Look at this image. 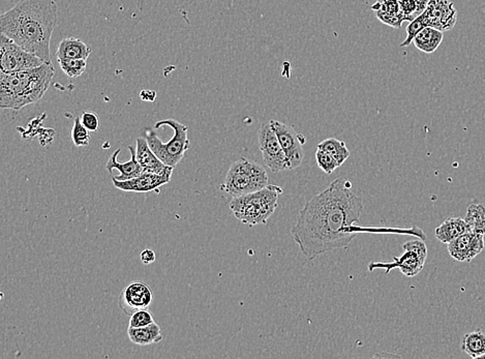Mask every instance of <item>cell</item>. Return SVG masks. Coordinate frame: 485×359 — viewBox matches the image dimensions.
Instances as JSON below:
<instances>
[{"label":"cell","mask_w":485,"mask_h":359,"mask_svg":"<svg viewBox=\"0 0 485 359\" xmlns=\"http://www.w3.org/2000/svg\"><path fill=\"white\" fill-rule=\"evenodd\" d=\"M371 10L382 23L394 28H400L401 23L405 21L401 10L400 0H378L371 6Z\"/></svg>","instance_id":"obj_17"},{"label":"cell","mask_w":485,"mask_h":359,"mask_svg":"<svg viewBox=\"0 0 485 359\" xmlns=\"http://www.w3.org/2000/svg\"><path fill=\"white\" fill-rule=\"evenodd\" d=\"M317 148L324 150V152L329 154L330 156H334L340 166H342L343 163L350 158V154H351L345 142L336 138H328L320 142L317 145Z\"/></svg>","instance_id":"obj_23"},{"label":"cell","mask_w":485,"mask_h":359,"mask_svg":"<svg viewBox=\"0 0 485 359\" xmlns=\"http://www.w3.org/2000/svg\"><path fill=\"white\" fill-rule=\"evenodd\" d=\"M128 150L130 152V160L128 161V162H118L117 158L121 149H117L112 154V156L109 159L108 163H107L106 168L110 173H112L113 170H118L120 172L119 175L112 177L116 180L124 182V180H132V178L137 177V176L143 173L142 167H141L138 160H137L136 148L130 145L128 146Z\"/></svg>","instance_id":"obj_16"},{"label":"cell","mask_w":485,"mask_h":359,"mask_svg":"<svg viewBox=\"0 0 485 359\" xmlns=\"http://www.w3.org/2000/svg\"><path fill=\"white\" fill-rule=\"evenodd\" d=\"M55 75L52 64L20 72L0 73V107L19 111L45 96Z\"/></svg>","instance_id":"obj_3"},{"label":"cell","mask_w":485,"mask_h":359,"mask_svg":"<svg viewBox=\"0 0 485 359\" xmlns=\"http://www.w3.org/2000/svg\"><path fill=\"white\" fill-rule=\"evenodd\" d=\"M136 156L139 164L142 167L143 172H150V173L164 174L167 172L173 171L174 168L167 166L156 154L152 152L150 146L148 145L147 140L145 137L137 139L136 141Z\"/></svg>","instance_id":"obj_15"},{"label":"cell","mask_w":485,"mask_h":359,"mask_svg":"<svg viewBox=\"0 0 485 359\" xmlns=\"http://www.w3.org/2000/svg\"><path fill=\"white\" fill-rule=\"evenodd\" d=\"M128 335L130 342L139 346L158 344L163 339L162 330L156 322L144 328H128Z\"/></svg>","instance_id":"obj_20"},{"label":"cell","mask_w":485,"mask_h":359,"mask_svg":"<svg viewBox=\"0 0 485 359\" xmlns=\"http://www.w3.org/2000/svg\"><path fill=\"white\" fill-rule=\"evenodd\" d=\"M140 259L143 264L148 265V264L154 263V262L156 261V255L154 249H145L141 251Z\"/></svg>","instance_id":"obj_32"},{"label":"cell","mask_w":485,"mask_h":359,"mask_svg":"<svg viewBox=\"0 0 485 359\" xmlns=\"http://www.w3.org/2000/svg\"><path fill=\"white\" fill-rule=\"evenodd\" d=\"M73 143L77 147H85L90 143V132L83 126L80 117L75 118L72 130Z\"/></svg>","instance_id":"obj_26"},{"label":"cell","mask_w":485,"mask_h":359,"mask_svg":"<svg viewBox=\"0 0 485 359\" xmlns=\"http://www.w3.org/2000/svg\"><path fill=\"white\" fill-rule=\"evenodd\" d=\"M405 253L401 257H394V261L389 263L382 262H371L368 265L370 272L373 270H386V274H389L391 270L398 268L405 277H413L419 274L424 270L428 257V248L426 242L422 240H411L405 242L403 246Z\"/></svg>","instance_id":"obj_7"},{"label":"cell","mask_w":485,"mask_h":359,"mask_svg":"<svg viewBox=\"0 0 485 359\" xmlns=\"http://www.w3.org/2000/svg\"><path fill=\"white\" fill-rule=\"evenodd\" d=\"M57 21L54 0H20L0 16V31L45 64H52L50 44Z\"/></svg>","instance_id":"obj_2"},{"label":"cell","mask_w":485,"mask_h":359,"mask_svg":"<svg viewBox=\"0 0 485 359\" xmlns=\"http://www.w3.org/2000/svg\"><path fill=\"white\" fill-rule=\"evenodd\" d=\"M282 189L274 184L257 192L234 197L230 202V210L238 221L250 227L267 223L278 207V196Z\"/></svg>","instance_id":"obj_4"},{"label":"cell","mask_w":485,"mask_h":359,"mask_svg":"<svg viewBox=\"0 0 485 359\" xmlns=\"http://www.w3.org/2000/svg\"><path fill=\"white\" fill-rule=\"evenodd\" d=\"M461 350L472 358H482L485 356V332L476 330L467 333L463 337Z\"/></svg>","instance_id":"obj_22"},{"label":"cell","mask_w":485,"mask_h":359,"mask_svg":"<svg viewBox=\"0 0 485 359\" xmlns=\"http://www.w3.org/2000/svg\"><path fill=\"white\" fill-rule=\"evenodd\" d=\"M152 300L154 292L147 284L144 281H132L122 290L118 305L124 314L132 316L139 309L149 307Z\"/></svg>","instance_id":"obj_11"},{"label":"cell","mask_w":485,"mask_h":359,"mask_svg":"<svg viewBox=\"0 0 485 359\" xmlns=\"http://www.w3.org/2000/svg\"><path fill=\"white\" fill-rule=\"evenodd\" d=\"M470 231L465 219L449 218L435 229V236L443 244H450L465 232Z\"/></svg>","instance_id":"obj_18"},{"label":"cell","mask_w":485,"mask_h":359,"mask_svg":"<svg viewBox=\"0 0 485 359\" xmlns=\"http://www.w3.org/2000/svg\"><path fill=\"white\" fill-rule=\"evenodd\" d=\"M400 6L405 21L411 22L420 15L419 8H418L417 2L415 0H400Z\"/></svg>","instance_id":"obj_30"},{"label":"cell","mask_w":485,"mask_h":359,"mask_svg":"<svg viewBox=\"0 0 485 359\" xmlns=\"http://www.w3.org/2000/svg\"><path fill=\"white\" fill-rule=\"evenodd\" d=\"M90 53L91 48L80 38H66L58 45L57 57L87 60Z\"/></svg>","instance_id":"obj_19"},{"label":"cell","mask_w":485,"mask_h":359,"mask_svg":"<svg viewBox=\"0 0 485 359\" xmlns=\"http://www.w3.org/2000/svg\"><path fill=\"white\" fill-rule=\"evenodd\" d=\"M166 126L173 131V136L168 142H163L158 138L156 133L150 129L145 131V139L147 140L148 145L150 146L152 152L165 165L175 168L181 162L184 154L190 148L188 129L181 122L172 118L156 122L154 128H164Z\"/></svg>","instance_id":"obj_5"},{"label":"cell","mask_w":485,"mask_h":359,"mask_svg":"<svg viewBox=\"0 0 485 359\" xmlns=\"http://www.w3.org/2000/svg\"><path fill=\"white\" fill-rule=\"evenodd\" d=\"M154 322V316L149 311L146 309H139L130 316V328H144Z\"/></svg>","instance_id":"obj_29"},{"label":"cell","mask_w":485,"mask_h":359,"mask_svg":"<svg viewBox=\"0 0 485 359\" xmlns=\"http://www.w3.org/2000/svg\"><path fill=\"white\" fill-rule=\"evenodd\" d=\"M58 64L62 72L68 78H78L86 71L87 62L84 59H72V58H57Z\"/></svg>","instance_id":"obj_25"},{"label":"cell","mask_w":485,"mask_h":359,"mask_svg":"<svg viewBox=\"0 0 485 359\" xmlns=\"http://www.w3.org/2000/svg\"><path fill=\"white\" fill-rule=\"evenodd\" d=\"M443 38V31L433 27H426L415 36L413 43L418 50L431 54L439 48Z\"/></svg>","instance_id":"obj_21"},{"label":"cell","mask_w":485,"mask_h":359,"mask_svg":"<svg viewBox=\"0 0 485 359\" xmlns=\"http://www.w3.org/2000/svg\"><path fill=\"white\" fill-rule=\"evenodd\" d=\"M45 62L38 56L19 46L6 34H0V70L1 73L20 72L43 66Z\"/></svg>","instance_id":"obj_8"},{"label":"cell","mask_w":485,"mask_h":359,"mask_svg":"<svg viewBox=\"0 0 485 359\" xmlns=\"http://www.w3.org/2000/svg\"><path fill=\"white\" fill-rule=\"evenodd\" d=\"M465 221L469 226L470 231L485 234V205L484 204L470 205Z\"/></svg>","instance_id":"obj_24"},{"label":"cell","mask_w":485,"mask_h":359,"mask_svg":"<svg viewBox=\"0 0 485 359\" xmlns=\"http://www.w3.org/2000/svg\"><path fill=\"white\" fill-rule=\"evenodd\" d=\"M362 210L364 201L354 192L351 182L338 178L304 204L292 227L294 242L304 257L313 261L328 251L347 248L361 232L409 234L426 240L424 232L417 227L355 226L361 218Z\"/></svg>","instance_id":"obj_1"},{"label":"cell","mask_w":485,"mask_h":359,"mask_svg":"<svg viewBox=\"0 0 485 359\" xmlns=\"http://www.w3.org/2000/svg\"><path fill=\"white\" fill-rule=\"evenodd\" d=\"M269 122L287 156L288 170H294L299 167L304 159L302 146L306 143V138L304 135L298 134L294 128L278 120H270Z\"/></svg>","instance_id":"obj_10"},{"label":"cell","mask_w":485,"mask_h":359,"mask_svg":"<svg viewBox=\"0 0 485 359\" xmlns=\"http://www.w3.org/2000/svg\"><path fill=\"white\" fill-rule=\"evenodd\" d=\"M426 27H428V24H426V18H424V14H420L419 16L416 17L414 20H412L411 22H410V24L408 25L407 28H405L407 38H405V40L401 43V47H408L409 45H411V43H413L415 36H417V34Z\"/></svg>","instance_id":"obj_27"},{"label":"cell","mask_w":485,"mask_h":359,"mask_svg":"<svg viewBox=\"0 0 485 359\" xmlns=\"http://www.w3.org/2000/svg\"><path fill=\"white\" fill-rule=\"evenodd\" d=\"M172 173L173 171L167 172L164 174L150 173V172H143L137 177L132 180H116L112 178L113 184L118 190L124 191V192H134V193H150L158 192L161 186L169 184L171 180Z\"/></svg>","instance_id":"obj_13"},{"label":"cell","mask_w":485,"mask_h":359,"mask_svg":"<svg viewBox=\"0 0 485 359\" xmlns=\"http://www.w3.org/2000/svg\"><path fill=\"white\" fill-rule=\"evenodd\" d=\"M485 234L468 231L448 244V251L454 260L471 262L484 251Z\"/></svg>","instance_id":"obj_14"},{"label":"cell","mask_w":485,"mask_h":359,"mask_svg":"<svg viewBox=\"0 0 485 359\" xmlns=\"http://www.w3.org/2000/svg\"><path fill=\"white\" fill-rule=\"evenodd\" d=\"M428 27L445 32L456 27L457 10L449 0H429L424 13Z\"/></svg>","instance_id":"obj_12"},{"label":"cell","mask_w":485,"mask_h":359,"mask_svg":"<svg viewBox=\"0 0 485 359\" xmlns=\"http://www.w3.org/2000/svg\"><path fill=\"white\" fill-rule=\"evenodd\" d=\"M268 186V175L263 166L242 158L230 167L222 190L232 197L257 192Z\"/></svg>","instance_id":"obj_6"},{"label":"cell","mask_w":485,"mask_h":359,"mask_svg":"<svg viewBox=\"0 0 485 359\" xmlns=\"http://www.w3.org/2000/svg\"><path fill=\"white\" fill-rule=\"evenodd\" d=\"M258 140L264 163L270 171L278 173L288 170L287 156L269 122L262 124Z\"/></svg>","instance_id":"obj_9"},{"label":"cell","mask_w":485,"mask_h":359,"mask_svg":"<svg viewBox=\"0 0 485 359\" xmlns=\"http://www.w3.org/2000/svg\"><path fill=\"white\" fill-rule=\"evenodd\" d=\"M418 4V8H419L420 14L426 10V6H428L429 0H415Z\"/></svg>","instance_id":"obj_33"},{"label":"cell","mask_w":485,"mask_h":359,"mask_svg":"<svg viewBox=\"0 0 485 359\" xmlns=\"http://www.w3.org/2000/svg\"><path fill=\"white\" fill-rule=\"evenodd\" d=\"M315 161H317V165L320 169L325 172L326 174H332L338 167H341L334 156H330L324 150L319 149V148H317V152H315Z\"/></svg>","instance_id":"obj_28"},{"label":"cell","mask_w":485,"mask_h":359,"mask_svg":"<svg viewBox=\"0 0 485 359\" xmlns=\"http://www.w3.org/2000/svg\"><path fill=\"white\" fill-rule=\"evenodd\" d=\"M81 122L83 126L87 129L89 132H96L100 129V117L96 115L94 112L85 111L80 117Z\"/></svg>","instance_id":"obj_31"}]
</instances>
